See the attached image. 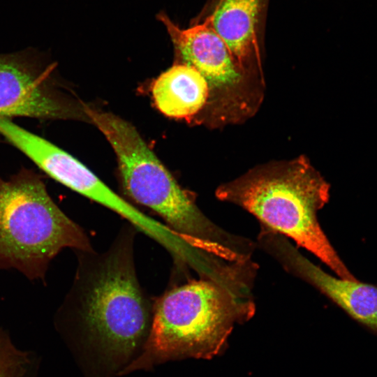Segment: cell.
<instances>
[{
    "label": "cell",
    "mask_w": 377,
    "mask_h": 377,
    "mask_svg": "<svg viewBox=\"0 0 377 377\" xmlns=\"http://www.w3.org/2000/svg\"><path fill=\"white\" fill-rule=\"evenodd\" d=\"M137 230L128 222L105 251H74L75 277L59 311L61 319L77 323L111 363L131 356L150 323L149 302L135 269Z\"/></svg>",
    "instance_id": "2"
},
{
    "label": "cell",
    "mask_w": 377,
    "mask_h": 377,
    "mask_svg": "<svg viewBox=\"0 0 377 377\" xmlns=\"http://www.w3.org/2000/svg\"><path fill=\"white\" fill-rule=\"evenodd\" d=\"M165 27L184 64L197 69L206 79L213 96L218 120L235 122L251 114L257 98L251 78L207 20L182 29L163 12L156 15ZM256 94V93H255Z\"/></svg>",
    "instance_id": "6"
},
{
    "label": "cell",
    "mask_w": 377,
    "mask_h": 377,
    "mask_svg": "<svg viewBox=\"0 0 377 377\" xmlns=\"http://www.w3.org/2000/svg\"><path fill=\"white\" fill-rule=\"evenodd\" d=\"M255 267L249 258L224 263L169 288L154 305L145 353L125 371L179 357L217 355L235 323L253 313Z\"/></svg>",
    "instance_id": "1"
},
{
    "label": "cell",
    "mask_w": 377,
    "mask_h": 377,
    "mask_svg": "<svg viewBox=\"0 0 377 377\" xmlns=\"http://www.w3.org/2000/svg\"><path fill=\"white\" fill-rule=\"evenodd\" d=\"M79 110L59 91L52 68L33 54H0V117L75 118Z\"/></svg>",
    "instance_id": "7"
},
{
    "label": "cell",
    "mask_w": 377,
    "mask_h": 377,
    "mask_svg": "<svg viewBox=\"0 0 377 377\" xmlns=\"http://www.w3.org/2000/svg\"><path fill=\"white\" fill-rule=\"evenodd\" d=\"M29 364L28 355L17 349L0 330V377H24Z\"/></svg>",
    "instance_id": "12"
},
{
    "label": "cell",
    "mask_w": 377,
    "mask_h": 377,
    "mask_svg": "<svg viewBox=\"0 0 377 377\" xmlns=\"http://www.w3.org/2000/svg\"><path fill=\"white\" fill-rule=\"evenodd\" d=\"M83 110L112 146L128 199L158 215L168 229L195 250L227 260L246 252L249 242L224 232L201 212L132 124L108 112Z\"/></svg>",
    "instance_id": "3"
},
{
    "label": "cell",
    "mask_w": 377,
    "mask_h": 377,
    "mask_svg": "<svg viewBox=\"0 0 377 377\" xmlns=\"http://www.w3.org/2000/svg\"><path fill=\"white\" fill-rule=\"evenodd\" d=\"M259 243L284 268L313 286L349 316L377 335V286L334 277L314 265L284 236L264 229Z\"/></svg>",
    "instance_id": "9"
},
{
    "label": "cell",
    "mask_w": 377,
    "mask_h": 377,
    "mask_svg": "<svg viewBox=\"0 0 377 377\" xmlns=\"http://www.w3.org/2000/svg\"><path fill=\"white\" fill-rule=\"evenodd\" d=\"M151 94L156 108L163 114L186 119L199 113L210 97L204 76L184 63L162 73L152 84Z\"/></svg>",
    "instance_id": "11"
},
{
    "label": "cell",
    "mask_w": 377,
    "mask_h": 377,
    "mask_svg": "<svg viewBox=\"0 0 377 377\" xmlns=\"http://www.w3.org/2000/svg\"><path fill=\"white\" fill-rule=\"evenodd\" d=\"M219 1V0H215V3H216V1Z\"/></svg>",
    "instance_id": "13"
},
{
    "label": "cell",
    "mask_w": 377,
    "mask_h": 377,
    "mask_svg": "<svg viewBox=\"0 0 377 377\" xmlns=\"http://www.w3.org/2000/svg\"><path fill=\"white\" fill-rule=\"evenodd\" d=\"M260 0H219L205 20L225 43L242 69L261 73L257 28Z\"/></svg>",
    "instance_id": "10"
},
{
    "label": "cell",
    "mask_w": 377,
    "mask_h": 377,
    "mask_svg": "<svg viewBox=\"0 0 377 377\" xmlns=\"http://www.w3.org/2000/svg\"><path fill=\"white\" fill-rule=\"evenodd\" d=\"M216 194L255 216L264 228L292 239L338 277L357 280L318 222V212L330 199V185L304 157L256 168L222 184Z\"/></svg>",
    "instance_id": "4"
},
{
    "label": "cell",
    "mask_w": 377,
    "mask_h": 377,
    "mask_svg": "<svg viewBox=\"0 0 377 377\" xmlns=\"http://www.w3.org/2000/svg\"><path fill=\"white\" fill-rule=\"evenodd\" d=\"M90 250V239L50 195L43 179L21 169L0 175V270L14 269L45 281L52 260L64 249Z\"/></svg>",
    "instance_id": "5"
},
{
    "label": "cell",
    "mask_w": 377,
    "mask_h": 377,
    "mask_svg": "<svg viewBox=\"0 0 377 377\" xmlns=\"http://www.w3.org/2000/svg\"><path fill=\"white\" fill-rule=\"evenodd\" d=\"M0 134L55 181L116 212L135 226L143 223V214L68 152L8 118L0 117Z\"/></svg>",
    "instance_id": "8"
}]
</instances>
